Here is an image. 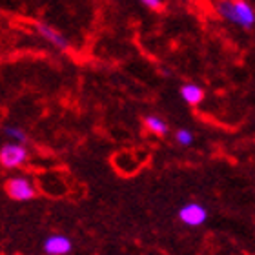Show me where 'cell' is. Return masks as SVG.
<instances>
[{
	"instance_id": "6da1fadb",
	"label": "cell",
	"mask_w": 255,
	"mask_h": 255,
	"mask_svg": "<svg viewBox=\"0 0 255 255\" xmlns=\"http://www.w3.org/2000/svg\"><path fill=\"white\" fill-rule=\"evenodd\" d=\"M217 11L219 15L230 24L241 26L243 29H254V7L245 0H221L217 4Z\"/></svg>"
},
{
	"instance_id": "7a4b0ae2",
	"label": "cell",
	"mask_w": 255,
	"mask_h": 255,
	"mask_svg": "<svg viewBox=\"0 0 255 255\" xmlns=\"http://www.w3.org/2000/svg\"><path fill=\"white\" fill-rule=\"evenodd\" d=\"M29 160V149L26 144L5 142L0 146V166L5 170H16L22 168Z\"/></svg>"
},
{
	"instance_id": "3957f363",
	"label": "cell",
	"mask_w": 255,
	"mask_h": 255,
	"mask_svg": "<svg viewBox=\"0 0 255 255\" xmlns=\"http://www.w3.org/2000/svg\"><path fill=\"white\" fill-rule=\"evenodd\" d=\"M5 193L16 202H27L37 197V188L29 177L15 175L5 181Z\"/></svg>"
},
{
	"instance_id": "277c9868",
	"label": "cell",
	"mask_w": 255,
	"mask_h": 255,
	"mask_svg": "<svg viewBox=\"0 0 255 255\" xmlns=\"http://www.w3.org/2000/svg\"><path fill=\"white\" fill-rule=\"evenodd\" d=\"M179 221L186 226H191V228L202 226L208 221V210L199 202H186L179 210Z\"/></svg>"
},
{
	"instance_id": "5b68a950",
	"label": "cell",
	"mask_w": 255,
	"mask_h": 255,
	"mask_svg": "<svg viewBox=\"0 0 255 255\" xmlns=\"http://www.w3.org/2000/svg\"><path fill=\"white\" fill-rule=\"evenodd\" d=\"M35 29H37V33L40 35V37L46 40L48 44H51L53 48H57L59 51H68L69 49V38L64 35V33H60L59 29H55V27H51L49 24H44V22H37L35 24Z\"/></svg>"
},
{
	"instance_id": "8992f818",
	"label": "cell",
	"mask_w": 255,
	"mask_h": 255,
	"mask_svg": "<svg viewBox=\"0 0 255 255\" xmlns=\"http://www.w3.org/2000/svg\"><path fill=\"white\" fill-rule=\"evenodd\" d=\"M42 250L46 255H69L73 250V243L68 235L53 234L44 239Z\"/></svg>"
},
{
	"instance_id": "52a82bcc",
	"label": "cell",
	"mask_w": 255,
	"mask_h": 255,
	"mask_svg": "<svg viewBox=\"0 0 255 255\" xmlns=\"http://www.w3.org/2000/svg\"><path fill=\"white\" fill-rule=\"evenodd\" d=\"M179 95H181V99L186 102V104L197 106V104H201V102L204 101L206 91L202 90L199 84H195V82H186V84H182L181 88H179Z\"/></svg>"
},
{
	"instance_id": "ba28073f",
	"label": "cell",
	"mask_w": 255,
	"mask_h": 255,
	"mask_svg": "<svg viewBox=\"0 0 255 255\" xmlns=\"http://www.w3.org/2000/svg\"><path fill=\"white\" fill-rule=\"evenodd\" d=\"M144 128L148 129L149 133H153L157 137H166L170 133V124L166 119H162L160 115H146L142 119Z\"/></svg>"
},
{
	"instance_id": "9c48e42d",
	"label": "cell",
	"mask_w": 255,
	"mask_h": 255,
	"mask_svg": "<svg viewBox=\"0 0 255 255\" xmlns=\"http://www.w3.org/2000/svg\"><path fill=\"white\" fill-rule=\"evenodd\" d=\"M4 135L5 138H9L11 142H16V144H26L27 142V133L22 129L20 126H15V124H7V126H4Z\"/></svg>"
},
{
	"instance_id": "30bf717a",
	"label": "cell",
	"mask_w": 255,
	"mask_h": 255,
	"mask_svg": "<svg viewBox=\"0 0 255 255\" xmlns=\"http://www.w3.org/2000/svg\"><path fill=\"white\" fill-rule=\"evenodd\" d=\"M173 138H175V142L179 144V146L190 148L191 144H193V140H195V135H193V131H190L188 128H179V129L173 131Z\"/></svg>"
},
{
	"instance_id": "8fae6325",
	"label": "cell",
	"mask_w": 255,
	"mask_h": 255,
	"mask_svg": "<svg viewBox=\"0 0 255 255\" xmlns=\"http://www.w3.org/2000/svg\"><path fill=\"white\" fill-rule=\"evenodd\" d=\"M140 4L144 7H148V9L155 11V13H159V11L164 9V0H140Z\"/></svg>"
}]
</instances>
